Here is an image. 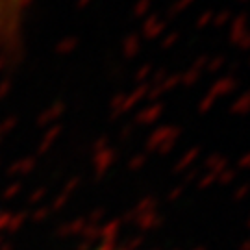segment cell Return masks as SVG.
Listing matches in <instances>:
<instances>
[{"instance_id": "6da1fadb", "label": "cell", "mask_w": 250, "mask_h": 250, "mask_svg": "<svg viewBox=\"0 0 250 250\" xmlns=\"http://www.w3.org/2000/svg\"><path fill=\"white\" fill-rule=\"evenodd\" d=\"M28 4L30 0H0V62H11L22 50Z\"/></svg>"}]
</instances>
